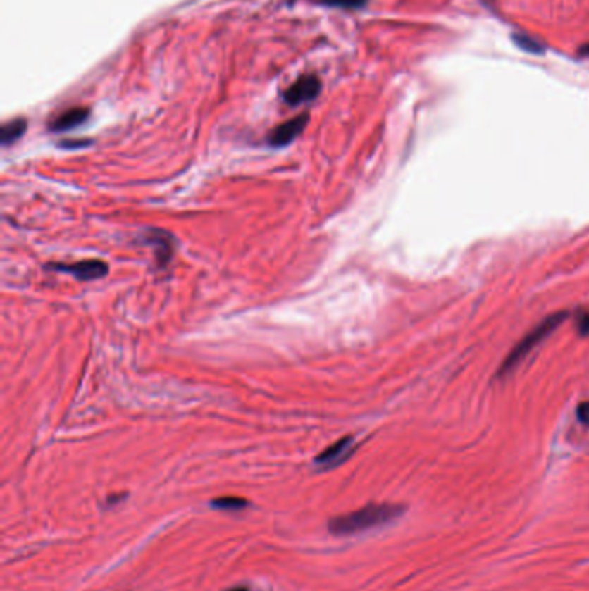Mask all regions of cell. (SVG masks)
Wrapping results in <instances>:
<instances>
[{
	"mask_svg": "<svg viewBox=\"0 0 589 591\" xmlns=\"http://www.w3.org/2000/svg\"><path fill=\"white\" fill-rule=\"evenodd\" d=\"M149 242L154 244V246H156V256H158L161 263L170 261L171 253H173V251H171V239H168L166 234H163V232H161V237H158V234H156V232H152Z\"/></svg>",
	"mask_w": 589,
	"mask_h": 591,
	"instance_id": "obj_9",
	"label": "cell"
},
{
	"mask_svg": "<svg viewBox=\"0 0 589 591\" xmlns=\"http://www.w3.org/2000/svg\"><path fill=\"white\" fill-rule=\"evenodd\" d=\"M308 121H309L308 113L297 114V116L292 118V120L284 121V123L271 130L270 135H268V144L273 147L287 146V144L296 140L297 137L303 133V130L306 128V125H308Z\"/></svg>",
	"mask_w": 589,
	"mask_h": 591,
	"instance_id": "obj_5",
	"label": "cell"
},
{
	"mask_svg": "<svg viewBox=\"0 0 589 591\" xmlns=\"http://www.w3.org/2000/svg\"><path fill=\"white\" fill-rule=\"evenodd\" d=\"M579 325H581V332L589 334V315H583V318L579 320Z\"/></svg>",
	"mask_w": 589,
	"mask_h": 591,
	"instance_id": "obj_13",
	"label": "cell"
},
{
	"mask_svg": "<svg viewBox=\"0 0 589 591\" xmlns=\"http://www.w3.org/2000/svg\"><path fill=\"white\" fill-rule=\"evenodd\" d=\"M567 316L569 313H565V311L564 313H553L552 316L542 320L541 323H538V325H535L529 334L523 335L522 341H520L519 344L512 349L510 354L507 356V360H504L503 365H501V373L504 375V373L514 372V370L517 368L519 365L522 363V361L526 360V358L529 356V354L533 353L542 341H545V339H548L550 334H553L554 330H557L558 327L565 322Z\"/></svg>",
	"mask_w": 589,
	"mask_h": 591,
	"instance_id": "obj_2",
	"label": "cell"
},
{
	"mask_svg": "<svg viewBox=\"0 0 589 591\" xmlns=\"http://www.w3.org/2000/svg\"><path fill=\"white\" fill-rule=\"evenodd\" d=\"M52 270L70 273V275L83 282L97 280V278L106 277L107 272H109L107 265L104 261H101V259H83V261L70 263V265L56 263V265H52Z\"/></svg>",
	"mask_w": 589,
	"mask_h": 591,
	"instance_id": "obj_4",
	"label": "cell"
},
{
	"mask_svg": "<svg viewBox=\"0 0 589 591\" xmlns=\"http://www.w3.org/2000/svg\"><path fill=\"white\" fill-rule=\"evenodd\" d=\"M227 591H249L246 588V586H235V588H230V590H227Z\"/></svg>",
	"mask_w": 589,
	"mask_h": 591,
	"instance_id": "obj_14",
	"label": "cell"
},
{
	"mask_svg": "<svg viewBox=\"0 0 589 591\" xmlns=\"http://www.w3.org/2000/svg\"><path fill=\"white\" fill-rule=\"evenodd\" d=\"M404 512V506L394 503H370L354 512L344 514L328 521V531L335 536H349L368 531L394 521Z\"/></svg>",
	"mask_w": 589,
	"mask_h": 591,
	"instance_id": "obj_1",
	"label": "cell"
},
{
	"mask_svg": "<svg viewBox=\"0 0 589 591\" xmlns=\"http://www.w3.org/2000/svg\"><path fill=\"white\" fill-rule=\"evenodd\" d=\"M249 505V502L240 497H220L214 498L211 502V506L218 510H227V512H233V510H244Z\"/></svg>",
	"mask_w": 589,
	"mask_h": 591,
	"instance_id": "obj_10",
	"label": "cell"
},
{
	"mask_svg": "<svg viewBox=\"0 0 589 591\" xmlns=\"http://www.w3.org/2000/svg\"><path fill=\"white\" fill-rule=\"evenodd\" d=\"M354 449V440L351 436L342 437L337 443L328 446L325 452H321L318 456L315 459V462L318 465H325V467H332V465H337L347 459V456L353 453Z\"/></svg>",
	"mask_w": 589,
	"mask_h": 591,
	"instance_id": "obj_6",
	"label": "cell"
},
{
	"mask_svg": "<svg viewBox=\"0 0 589 591\" xmlns=\"http://www.w3.org/2000/svg\"><path fill=\"white\" fill-rule=\"evenodd\" d=\"M89 116L90 111L87 108L66 109V111L57 114L54 120H51L49 128H51L52 132H68V130H73L85 123V121L89 120Z\"/></svg>",
	"mask_w": 589,
	"mask_h": 591,
	"instance_id": "obj_7",
	"label": "cell"
},
{
	"mask_svg": "<svg viewBox=\"0 0 589 591\" xmlns=\"http://www.w3.org/2000/svg\"><path fill=\"white\" fill-rule=\"evenodd\" d=\"M320 90H321V82L318 76L313 73L303 75L285 90L284 101H285V104L296 108V106L315 101V99L318 97Z\"/></svg>",
	"mask_w": 589,
	"mask_h": 591,
	"instance_id": "obj_3",
	"label": "cell"
},
{
	"mask_svg": "<svg viewBox=\"0 0 589 591\" xmlns=\"http://www.w3.org/2000/svg\"><path fill=\"white\" fill-rule=\"evenodd\" d=\"M577 417H579V421L584 422V424H589V403H583V405L579 406Z\"/></svg>",
	"mask_w": 589,
	"mask_h": 591,
	"instance_id": "obj_12",
	"label": "cell"
},
{
	"mask_svg": "<svg viewBox=\"0 0 589 591\" xmlns=\"http://www.w3.org/2000/svg\"><path fill=\"white\" fill-rule=\"evenodd\" d=\"M323 7H334V9H359L366 4V0H311Z\"/></svg>",
	"mask_w": 589,
	"mask_h": 591,
	"instance_id": "obj_11",
	"label": "cell"
},
{
	"mask_svg": "<svg viewBox=\"0 0 589 591\" xmlns=\"http://www.w3.org/2000/svg\"><path fill=\"white\" fill-rule=\"evenodd\" d=\"M26 127H28V123H26L25 118H16V120L7 121V123H4L2 128H0V142H2L4 146H9V144L16 142L18 139H21L23 133L26 132Z\"/></svg>",
	"mask_w": 589,
	"mask_h": 591,
	"instance_id": "obj_8",
	"label": "cell"
}]
</instances>
